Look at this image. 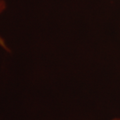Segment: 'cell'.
Returning <instances> with one entry per match:
<instances>
[{
  "instance_id": "obj_1",
  "label": "cell",
  "mask_w": 120,
  "mask_h": 120,
  "mask_svg": "<svg viewBox=\"0 0 120 120\" xmlns=\"http://www.w3.org/2000/svg\"><path fill=\"white\" fill-rule=\"evenodd\" d=\"M5 8H6V4H5V1H4V0H0V13H2L4 11ZM0 46H1L7 52H9V49L6 45L5 42V41L4 40V39L2 38L1 36H0Z\"/></svg>"
},
{
  "instance_id": "obj_2",
  "label": "cell",
  "mask_w": 120,
  "mask_h": 120,
  "mask_svg": "<svg viewBox=\"0 0 120 120\" xmlns=\"http://www.w3.org/2000/svg\"><path fill=\"white\" fill-rule=\"evenodd\" d=\"M111 120H120V117H116V118H113Z\"/></svg>"
}]
</instances>
